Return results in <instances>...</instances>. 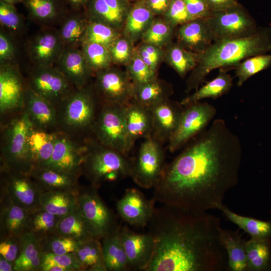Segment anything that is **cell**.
<instances>
[{"label":"cell","mask_w":271,"mask_h":271,"mask_svg":"<svg viewBox=\"0 0 271 271\" xmlns=\"http://www.w3.org/2000/svg\"><path fill=\"white\" fill-rule=\"evenodd\" d=\"M0 203L1 240L21 236L26 231L30 212L4 197Z\"/></svg>","instance_id":"cell-26"},{"label":"cell","mask_w":271,"mask_h":271,"mask_svg":"<svg viewBox=\"0 0 271 271\" xmlns=\"http://www.w3.org/2000/svg\"><path fill=\"white\" fill-rule=\"evenodd\" d=\"M79 189L42 191L40 196V208L62 218L78 208Z\"/></svg>","instance_id":"cell-30"},{"label":"cell","mask_w":271,"mask_h":271,"mask_svg":"<svg viewBox=\"0 0 271 271\" xmlns=\"http://www.w3.org/2000/svg\"><path fill=\"white\" fill-rule=\"evenodd\" d=\"M65 47L58 30L51 28L43 30L33 36L26 46L34 66L56 65Z\"/></svg>","instance_id":"cell-18"},{"label":"cell","mask_w":271,"mask_h":271,"mask_svg":"<svg viewBox=\"0 0 271 271\" xmlns=\"http://www.w3.org/2000/svg\"><path fill=\"white\" fill-rule=\"evenodd\" d=\"M43 253L64 254L73 252L80 242L74 239L55 233L40 239Z\"/></svg>","instance_id":"cell-48"},{"label":"cell","mask_w":271,"mask_h":271,"mask_svg":"<svg viewBox=\"0 0 271 271\" xmlns=\"http://www.w3.org/2000/svg\"><path fill=\"white\" fill-rule=\"evenodd\" d=\"M32 126L23 111L1 125L0 169L29 173L32 165L28 138Z\"/></svg>","instance_id":"cell-6"},{"label":"cell","mask_w":271,"mask_h":271,"mask_svg":"<svg viewBox=\"0 0 271 271\" xmlns=\"http://www.w3.org/2000/svg\"><path fill=\"white\" fill-rule=\"evenodd\" d=\"M205 19L213 42L245 37L258 29L254 19L239 4L221 11L212 12Z\"/></svg>","instance_id":"cell-9"},{"label":"cell","mask_w":271,"mask_h":271,"mask_svg":"<svg viewBox=\"0 0 271 271\" xmlns=\"http://www.w3.org/2000/svg\"><path fill=\"white\" fill-rule=\"evenodd\" d=\"M172 0H145L143 2L156 16L163 15Z\"/></svg>","instance_id":"cell-58"},{"label":"cell","mask_w":271,"mask_h":271,"mask_svg":"<svg viewBox=\"0 0 271 271\" xmlns=\"http://www.w3.org/2000/svg\"><path fill=\"white\" fill-rule=\"evenodd\" d=\"M29 174L43 191H77L79 175L64 173L47 167H33Z\"/></svg>","instance_id":"cell-27"},{"label":"cell","mask_w":271,"mask_h":271,"mask_svg":"<svg viewBox=\"0 0 271 271\" xmlns=\"http://www.w3.org/2000/svg\"><path fill=\"white\" fill-rule=\"evenodd\" d=\"M184 1L192 20L206 18L212 13L205 0H184Z\"/></svg>","instance_id":"cell-57"},{"label":"cell","mask_w":271,"mask_h":271,"mask_svg":"<svg viewBox=\"0 0 271 271\" xmlns=\"http://www.w3.org/2000/svg\"><path fill=\"white\" fill-rule=\"evenodd\" d=\"M47 263L57 264L65 268L68 271H81L74 252L64 254L43 253L41 265Z\"/></svg>","instance_id":"cell-54"},{"label":"cell","mask_w":271,"mask_h":271,"mask_svg":"<svg viewBox=\"0 0 271 271\" xmlns=\"http://www.w3.org/2000/svg\"><path fill=\"white\" fill-rule=\"evenodd\" d=\"M163 18L175 28L192 20L184 0H172Z\"/></svg>","instance_id":"cell-52"},{"label":"cell","mask_w":271,"mask_h":271,"mask_svg":"<svg viewBox=\"0 0 271 271\" xmlns=\"http://www.w3.org/2000/svg\"><path fill=\"white\" fill-rule=\"evenodd\" d=\"M23 0H0L3 2L15 5L17 4L22 3Z\"/></svg>","instance_id":"cell-62"},{"label":"cell","mask_w":271,"mask_h":271,"mask_svg":"<svg viewBox=\"0 0 271 271\" xmlns=\"http://www.w3.org/2000/svg\"><path fill=\"white\" fill-rule=\"evenodd\" d=\"M86 143L81 173L90 185L98 189L105 182L130 176L133 159L128 155L105 147L92 137Z\"/></svg>","instance_id":"cell-5"},{"label":"cell","mask_w":271,"mask_h":271,"mask_svg":"<svg viewBox=\"0 0 271 271\" xmlns=\"http://www.w3.org/2000/svg\"><path fill=\"white\" fill-rule=\"evenodd\" d=\"M246 271L271 270V239L251 238L245 245Z\"/></svg>","instance_id":"cell-38"},{"label":"cell","mask_w":271,"mask_h":271,"mask_svg":"<svg viewBox=\"0 0 271 271\" xmlns=\"http://www.w3.org/2000/svg\"><path fill=\"white\" fill-rule=\"evenodd\" d=\"M136 49L143 60L157 72L159 64L164 58L165 52L163 48L143 42Z\"/></svg>","instance_id":"cell-53"},{"label":"cell","mask_w":271,"mask_h":271,"mask_svg":"<svg viewBox=\"0 0 271 271\" xmlns=\"http://www.w3.org/2000/svg\"><path fill=\"white\" fill-rule=\"evenodd\" d=\"M155 18V16L142 1L130 8L121 31L122 34L134 43L142 38Z\"/></svg>","instance_id":"cell-34"},{"label":"cell","mask_w":271,"mask_h":271,"mask_svg":"<svg viewBox=\"0 0 271 271\" xmlns=\"http://www.w3.org/2000/svg\"><path fill=\"white\" fill-rule=\"evenodd\" d=\"M0 271H14V262L0 255Z\"/></svg>","instance_id":"cell-60"},{"label":"cell","mask_w":271,"mask_h":271,"mask_svg":"<svg viewBox=\"0 0 271 271\" xmlns=\"http://www.w3.org/2000/svg\"><path fill=\"white\" fill-rule=\"evenodd\" d=\"M79 242L93 238L79 207L60 218L54 232Z\"/></svg>","instance_id":"cell-41"},{"label":"cell","mask_w":271,"mask_h":271,"mask_svg":"<svg viewBox=\"0 0 271 271\" xmlns=\"http://www.w3.org/2000/svg\"><path fill=\"white\" fill-rule=\"evenodd\" d=\"M23 111L33 127L51 132H57L56 107L28 85Z\"/></svg>","instance_id":"cell-22"},{"label":"cell","mask_w":271,"mask_h":271,"mask_svg":"<svg viewBox=\"0 0 271 271\" xmlns=\"http://www.w3.org/2000/svg\"><path fill=\"white\" fill-rule=\"evenodd\" d=\"M20 238V252L14 262V271H40L43 254L40 239L27 231Z\"/></svg>","instance_id":"cell-28"},{"label":"cell","mask_w":271,"mask_h":271,"mask_svg":"<svg viewBox=\"0 0 271 271\" xmlns=\"http://www.w3.org/2000/svg\"><path fill=\"white\" fill-rule=\"evenodd\" d=\"M155 246L146 271H224L227 255L217 217L164 205L147 226Z\"/></svg>","instance_id":"cell-2"},{"label":"cell","mask_w":271,"mask_h":271,"mask_svg":"<svg viewBox=\"0 0 271 271\" xmlns=\"http://www.w3.org/2000/svg\"><path fill=\"white\" fill-rule=\"evenodd\" d=\"M174 28L163 18H155L141 40L144 43L163 48L171 43Z\"/></svg>","instance_id":"cell-46"},{"label":"cell","mask_w":271,"mask_h":271,"mask_svg":"<svg viewBox=\"0 0 271 271\" xmlns=\"http://www.w3.org/2000/svg\"><path fill=\"white\" fill-rule=\"evenodd\" d=\"M55 133V144L52 157L41 167L81 176V165L87 149L86 141L78 140L59 131Z\"/></svg>","instance_id":"cell-16"},{"label":"cell","mask_w":271,"mask_h":271,"mask_svg":"<svg viewBox=\"0 0 271 271\" xmlns=\"http://www.w3.org/2000/svg\"><path fill=\"white\" fill-rule=\"evenodd\" d=\"M56 132H51L32 126L28 141L32 168L43 167L50 160L54 149Z\"/></svg>","instance_id":"cell-32"},{"label":"cell","mask_w":271,"mask_h":271,"mask_svg":"<svg viewBox=\"0 0 271 271\" xmlns=\"http://www.w3.org/2000/svg\"><path fill=\"white\" fill-rule=\"evenodd\" d=\"M164 52V59L181 78L185 77L197 65L198 54L188 50L178 43L169 44Z\"/></svg>","instance_id":"cell-42"},{"label":"cell","mask_w":271,"mask_h":271,"mask_svg":"<svg viewBox=\"0 0 271 271\" xmlns=\"http://www.w3.org/2000/svg\"><path fill=\"white\" fill-rule=\"evenodd\" d=\"M27 86L16 65L0 64L1 121L6 117V123L22 112Z\"/></svg>","instance_id":"cell-14"},{"label":"cell","mask_w":271,"mask_h":271,"mask_svg":"<svg viewBox=\"0 0 271 271\" xmlns=\"http://www.w3.org/2000/svg\"><path fill=\"white\" fill-rule=\"evenodd\" d=\"M125 67V71L134 84L144 83L157 77V72L143 60L136 49L132 58Z\"/></svg>","instance_id":"cell-49"},{"label":"cell","mask_w":271,"mask_h":271,"mask_svg":"<svg viewBox=\"0 0 271 271\" xmlns=\"http://www.w3.org/2000/svg\"><path fill=\"white\" fill-rule=\"evenodd\" d=\"M0 170L1 197L29 212L40 208L42 190L29 174L4 169Z\"/></svg>","instance_id":"cell-12"},{"label":"cell","mask_w":271,"mask_h":271,"mask_svg":"<svg viewBox=\"0 0 271 271\" xmlns=\"http://www.w3.org/2000/svg\"><path fill=\"white\" fill-rule=\"evenodd\" d=\"M69 4L75 11H79L83 9L87 3L88 0H67Z\"/></svg>","instance_id":"cell-61"},{"label":"cell","mask_w":271,"mask_h":271,"mask_svg":"<svg viewBox=\"0 0 271 271\" xmlns=\"http://www.w3.org/2000/svg\"><path fill=\"white\" fill-rule=\"evenodd\" d=\"M16 55V48L10 34L5 30L0 31V64L12 63Z\"/></svg>","instance_id":"cell-56"},{"label":"cell","mask_w":271,"mask_h":271,"mask_svg":"<svg viewBox=\"0 0 271 271\" xmlns=\"http://www.w3.org/2000/svg\"><path fill=\"white\" fill-rule=\"evenodd\" d=\"M56 66L76 89L91 83L94 75L80 48L65 47Z\"/></svg>","instance_id":"cell-23"},{"label":"cell","mask_w":271,"mask_h":271,"mask_svg":"<svg viewBox=\"0 0 271 271\" xmlns=\"http://www.w3.org/2000/svg\"><path fill=\"white\" fill-rule=\"evenodd\" d=\"M20 236L11 237L1 240L0 255L6 259L15 262L20 252Z\"/></svg>","instance_id":"cell-55"},{"label":"cell","mask_w":271,"mask_h":271,"mask_svg":"<svg viewBox=\"0 0 271 271\" xmlns=\"http://www.w3.org/2000/svg\"><path fill=\"white\" fill-rule=\"evenodd\" d=\"M216 109L206 102H197L184 106L177 127L168 142L171 153L179 150L206 129L215 117Z\"/></svg>","instance_id":"cell-11"},{"label":"cell","mask_w":271,"mask_h":271,"mask_svg":"<svg viewBox=\"0 0 271 271\" xmlns=\"http://www.w3.org/2000/svg\"><path fill=\"white\" fill-rule=\"evenodd\" d=\"M153 198L148 199L139 190L130 188L125 190L116 203V210L120 218L130 225L147 226L155 209Z\"/></svg>","instance_id":"cell-19"},{"label":"cell","mask_w":271,"mask_h":271,"mask_svg":"<svg viewBox=\"0 0 271 271\" xmlns=\"http://www.w3.org/2000/svg\"><path fill=\"white\" fill-rule=\"evenodd\" d=\"M154 187L156 202L185 211L218 209L238 181L242 148L225 121L217 118L189 141Z\"/></svg>","instance_id":"cell-1"},{"label":"cell","mask_w":271,"mask_h":271,"mask_svg":"<svg viewBox=\"0 0 271 271\" xmlns=\"http://www.w3.org/2000/svg\"><path fill=\"white\" fill-rule=\"evenodd\" d=\"M211 12L221 11L238 4L237 0H205Z\"/></svg>","instance_id":"cell-59"},{"label":"cell","mask_w":271,"mask_h":271,"mask_svg":"<svg viewBox=\"0 0 271 271\" xmlns=\"http://www.w3.org/2000/svg\"><path fill=\"white\" fill-rule=\"evenodd\" d=\"M177 34L179 44L197 54L203 52L213 43L205 18L192 20L180 26Z\"/></svg>","instance_id":"cell-25"},{"label":"cell","mask_w":271,"mask_h":271,"mask_svg":"<svg viewBox=\"0 0 271 271\" xmlns=\"http://www.w3.org/2000/svg\"><path fill=\"white\" fill-rule=\"evenodd\" d=\"M31 18L42 25L61 22L67 13L60 0H23Z\"/></svg>","instance_id":"cell-33"},{"label":"cell","mask_w":271,"mask_h":271,"mask_svg":"<svg viewBox=\"0 0 271 271\" xmlns=\"http://www.w3.org/2000/svg\"><path fill=\"white\" fill-rule=\"evenodd\" d=\"M128 1L130 2L131 1H134V0H128Z\"/></svg>","instance_id":"cell-63"},{"label":"cell","mask_w":271,"mask_h":271,"mask_svg":"<svg viewBox=\"0 0 271 271\" xmlns=\"http://www.w3.org/2000/svg\"><path fill=\"white\" fill-rule=\"evenodd\" d=\"M100 240L93 237L80 242L73 252L81 271H107Z\"/></svg>","instance_id":"cell-37"},{"label":"cell","mask_w":271,"mask_h":271,"mask_svg":"<svg viewBox=\"0 0 271 271\" xmlns=\"http://www.w3.org/2000/svg\"><path fill=\"white\" fill-rule=\"evenodd\" d=\"M78 207L95 238L101 239L118 231L121 227L116 215L99 195L98 189L91 185L80 187Z\"/></svg>","instance_id":"cell-7"},{"label":"cell","mask_w":271,"mask_h":271,"mask_svg":"<svg viewBox=\"0 0 271 271\" xmlns=\"http://www.w3.org/2000/svg\"><path fill=\"white\" fill-rule=\"evenodd\" d=\"M26 83L56 107L76 89L56 65L34 66Z\"/></svg>","instance_id":"cell-13"},{"label":"cell","mask_w":271,"mask_h":271,"mask_svg":"<svg viewBox=\"0 0 271 271\" xmlns=\"http://www.w3.org/2000/svg\"><path fill=\"white\" fill-rule=\"evenodd\" d=\"M131 7L128 0H88L84 12L89 21L104 23L121 32Z\"/></svg>","instance_id":"cell-21"},{"label":"cell","mask_w":271,"mask_h":271,"mask_svg":"<svg viewBox=\"0 0 271 271\" xmlns=\"http://www.w3.org/2000/svg\"><path fill=\"white\" fill-rule=\"evenodd\" d=\"M271 66V54H263L248 57L235 67L237 86H241L250 77Z\"/></svg>","instance_id":"cell-45"},{"label":"cell","mask_w":271,"mask_h":271,"mask_svg":"<svg viewBox=\"0 0 271 271\" xmlns=\"http://www.w3.org/2000/svg\"><path fill=\"white\" fill-rule=\"evenodd\" d=\"M119 231L120 229L101 239L103 258L107 271L128 270L127 259Z\"/></svg>","instance_id":"cell-39"},{"label":"cell","mask_w":271,"mask_h":271,"mask_svg":"<svg viewBox=\"0 0 271 271\" xmlns=\"http://www.w3.org/2000/svg\"><path fill=\"white\" fill-rule=\"evenodd\" d=\"M184 108L180 102L169 99L151 108V137L162 145L168 143L177 127Z\"/></svg>","instance_id":"cell-20"},{"label":"cell","mask_w":271,"mask_h":271,"mask_svg":"<svg viewBox=\"0 0 271 271\" xmlns=\"http://www.w3.org/2000/svg\"><path fill=\"white\" fill-rule=\"evenodd\" d=\"M122 33L105 24L89 21L84 42L98 44L109 48Z\"/></svg>","instance_id":"cell-47"},{"label":"cell","mask_w":271,"mask_h":271,"mask_svg":"<svg viewBox=\"0 0 271 271\" xmlns=\"http://www.w3.org/2000/svg\"><path fill=\"white\" fill-rule=\"evenodd\" d=\"M89 21L85 13L76 11L67 14L60 22L58 34L65 47L80 48Z\"/></svg>","instance_id":"cell-29"},{"label":"cell","mask_w":271,"mask_h":271,"mask_svg":"<svg viewBox=\"0 0 271 271\" xmlns=\"http://www.w3.org/2000/svg\"><path fill=\"white\" fill-rule=\"evenodd\" d=\"M233 85V78L226 70L220 69L218 75L213 80L207 82L195 92L186 97L180 102L185 106L205 99H217L227 93Z\"/></svg>","instance_id":"cell-36"},{"label":"cell","mask_w":271,"mask_h":271,"mask_svg":"<svg viewBox=\"0 0 271 271\" xmlns=\"http://www.w3.org/2000/svg\"><path fill=\"white\" fill-rule=\"evenodd\" d=\"M165 152L163 145L150 137L145 139L133 159L130 177L139 187L154 188L165 167Z\"/></svg>","instance_id":"cell-10"},{"label":"cell","mask_w":271,"mask_h":271,"mask_svg":"<svg viewBox=\"0 0 271 271\" xmlns=\"http://www.w3.org/2000/svg\"><path fill=\"white\" fill-rule=\"evenodd\" d=\"M120 236L126 253L128 270L146 271L153 256L154 240L149 233H138L121 225Z\"/></svg>","instance_id":"cell-17"},{"label":"cell","mask_w":271,"mask_h":271,"mask_svg":"<svg viewBox=\"0 0 271 271\" xmlns=\"http://www.w3.org/2000/svg\"><path fill=\"white\" fill-rule=\"evenodd\" d=\"M100 105L93 83L75 89L56 107L57 131L85 141L92 137Z\"/></svg>","instance_id":"cell-4"},{"label":"cell","mask_w":271,"mask_h":271,"mask_svg":"<svg viewBox=\"0 0 271 271\" xmlns=\"http://www.w3.org/2000/svg\"><path fill=\"white\" fill-rule=\"evenodd\" d=\"M60 218L47 210L39 208L30 212L26 231L31 232L38 238L41 239L54 232Z\"/></svg>","instance_id":"cell-43"},{"label":"cell","mask_w":271,"mask_h":271,"mask_svg":"<svg viewBox=\"0 0 271 271\" xmlns=\"http://www.w3.org/2000/svg\"><path fill=\"white\" fill-rule=\"evenodd\" d=\"M140 1L142 2H144L145 0H140Z\"/></svg>","instance_id":"cell-64"},{"label":"cell","mask_w":271,"mask_h":271,"mask_svg":"<svg viewBox=\"0 0 271 271\" xmlns=\"http://www.w3.org/2000/svg\"><path fill=\"white\" fill-rule=\"evenodd\" d=\"M172 85L157 77L147 82L134 84L132 100L149 108L169 99L173 93Z\"/></svg>","instance_id":"cell-31"},{"label":"cell","mask_w":271,"mask_h":271,"mask_svg":"<svg viewBox=\"0 0 271 271\" xmlns=\"http://www.w3.org/2000/svg\"><path fill=\"white\" fill-rule=\"evenodd\" d=\"M271 52V28H258L253 34L241 38L213 42L198 54L196 66L186 81V91L196 90L215 69L235 67L243 60Z\"/></svg>","instance_id":"cell-3"},{"label":"cell","mask_w":271,"mask_h":271,"mask_svg":"<svg viewBox=\"0 0 271 271\" xmlns=\"http://www.w3.org/2000/svg\"><path fill=\"white\" fill-rule=\"evenodd\" d=\"M124 116L128 153L138 139L151 137L152 117L150 108L132 100L125 105Z\"/></svg>","instance_id":"cell-24"},{"label":"cell","mask_w":271,"mask_h":271,"mask_svg":"<svg viewBox=\"0 0 271 271\" xmlns=\"http://www.w3.org/2000/svg\"><path fill=\"white\" fill-rule=\"evenodd\" d=\"M113 64L126 66L132 58L136 47L127 37L121 34L108 48Z\"/></svg>","instance_id":"cell-51"},{"label":"cell","mask_w":271,"mask_h":271,"mask_svg":"<svg viewBox=\"0 0 271 271\" xmlns=\"http://www.w3.org/2000/svg\"><path fill=\"white\" fill-rule=\"evenodd\" d=\"M220 240L227 255L228 269L231 271H246L245 241L238 231L222 228Z\"/></svg>","instance_id":"cell-35"},{"label":"cell","mask_w":271,"mask_h":271,"mask_svg":"<svg viewBox=\"0 0 271 271\" xmlns=\"http://www.w3.org/2000/svg\"><path fill=\"white\" fill-rule=\"evenodd\" d=\"M0 24L10 34H19L24 29L25 23L15 5L0 1Z\"/></svg>","instance_id":"cell-50"},{"label":"cell","mask_w":271,"mask_h":271,"mask_svg":"<svg viewBox=\"0 0 271 271\" xmlns=\"http://www.w3.org/2000/svg\"><path fill=\"white\" fill-rule=\"evenodd\" d=\"M125 105L101 103L92 137L103 146L128 155Z\"/></svg>","instance_id":"cell-8"},{"label":"cell","mask_w":271,"mask_h":271,"mask_svg":"<svg viewBox=\"0 0 271 271\" xmlns=\"http://www.w3.org/2000/svg\"><path fill=\"white\" fill-rule=\"evenodd\" d=\"M218 210L226 218L248 233L250 237L257 239H271V220L262 221L243 216L231 211L224 204Z\"/></svg>","instance_id":"cell-40"},{"label":"cell","mask_w":271,"mask_h":271,"mask_svg":"<svg viewBox=\"0 0 271 271\" xmlns=\"http://www.w3.org/2000/svg\"><path fill=\"white\" fill-rule=\"evenodd\" d=\"M93 84L101 103L126 105L131 99L133 84L126 72L112 65L94 73Z\"/></svg>","instance_id":"cell-15"},{"label":"cell","mask_w":271,"mask_h":271,"mask_svg":"<svg viewBox=\"0 0 271 271\" xmlns=\"http://www.w3.org/2000/svg\"><path fill=\"white\" fill-rule=\"evenodd\" d=\"M80 49L94 74L112 65L108 47L90 42H84Z\"/></svg>","instance_id":"cell-44"}]
</instances>
